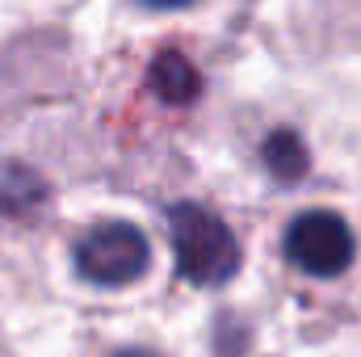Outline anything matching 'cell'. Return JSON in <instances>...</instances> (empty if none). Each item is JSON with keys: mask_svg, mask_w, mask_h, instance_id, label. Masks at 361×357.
<instances>
[{"mask_svg": "<svg viewBox=\"0 0 361 357\" xmlns=\"http://www.w3.org/2000/svg\"><path fill=\"white\" fill-rule=\"evenodd\" d=\"M169 231L180 277H189L193 286H223L240 269V244L214 210L197 202H177L169 210Z\"/></svg>", "mask_w": 361, "mask_h": 357, "instance_id": "1", "label": "cell"}, {"mask_svg": "<svg viewBox=\"0 0 361 357\" xmlns=\"http://www.w3.org/2000/svg\"><path fill=\"white\" fill-rule=\"evenodd\" d=\"M147 240L130 223H97L76 244V269L97 286H126L147 269Z\"/></svg>", "mask_w": 361, "mask_h": 357, "instance_id": "2", "label": "cell"}, {"mask_svg": "<svg viewBox=\"0 0 361 357\" xmlns=\"http://www.w3.org/2000/svg\"><path fill=\"white\" fill-rule=\"evenodd\" d=\"M286 257L311 277H336L353 261V231L332 210H307L286 231Z\"/></svg>", "mask_w": 361, "mask_h": 357, "instance_id": "3", "label": "cell"}, {"mask_svg": "<svg viewBox=\"0 0 361 357\" xmlns=\"http://www.w3.org/2000/svg\"><path fill=\"white\" fill-rule=\"evenodd\" d=\"M147 85L156 89L160 101H169V105H189L197 89H202V80H197V68L180 55V51H160L156 55V63H152V72H147Z\"/></svg>", "mask_w": 361, "mask_h": 357, "instance_id": "4", "label": "cell"}, {"mask_svg": "<svg viewBox=\"0 0 361 357\" xmlns=\"http://www.w3.org/2000/svg\"><path fill=\"white\" fill-rule=\"evenodd\" d=\"M47 202V181L30 169H4L0 173V210L13 219H30Z\"/></svg>", "mask_w": 361, "mask_h": 357, "instance_id": "5", "label": "cell"}, {"mask_svg": "<svg viewBox=\"0 0 361 357\" xmlns=\"http://www.w3.org/2000/svg\"><path fill=\"white\" fill-rule=\"evenodd\" d=\"M265 169H269L277 181H298L307 173V147L294 131H273L265 139Z\"/></svg>", "mask_w": 361, "mask_h": 357, "instance_id": "6", "label": "cell"}, {"mask_svg": "<svg viewBox=\"0 0 361 357\" xmlns=\"http://www.w3.org/2000/svg\"><path fill=\"white\" fill-rule=\"evenodd\" d=\"M139 4H147V8H180L189 0H139Z\"/></svg>", "mask_w": 361, "mask_h": 357, "instance_id": "7", "label": "cell"}, {"mask_svg": "<svg viewBox=\"0 0 361 357\" xmlns=\"http://www.w3.org/2000/svg\"><path fill=\"white\" fill-rule=\"evenodd\" d=\"M114 357H152V353H143V349H122V353H114Z\"/></svg>", "mask_w": 361, "mask_h": 357, "instance_id": "8", "label": "cell"}]
</instances>
